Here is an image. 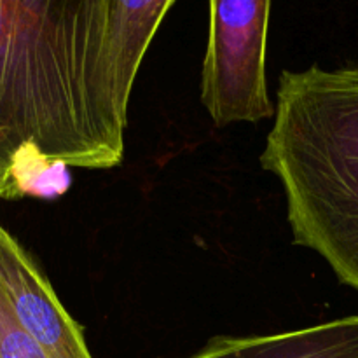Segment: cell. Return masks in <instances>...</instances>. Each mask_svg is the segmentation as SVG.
Wrapping results in <instances>:
<instances>
[{
    "label": "cell",
    "mask_w": 358,
    "mask_h": 358,
    "mask_svg": "<svg viewBox=\"0 0 358 358\" xmlns=\"http://www.w3.org/2000/svg\"><path fill=\"white\" fill-rule=\"evenodd\" d=\"M126 124L93 0H0V199L55 198L69 166H117Z\"/></svg>",
    "instance_id": "cell-1"
},
{
    "label": "cell",
    "mask_w": 358,
    "mask_h": 358,
    "mask_svg": "<svg viewBox=\"0 0 358 358\" xmlns=\"http://www.w3.org/2000/svg\"><path fill=\"white\" fill-rule=\"evenodd\" d=\"M261 164L282 184L294 243L358 290V66L285 70Z\"/></svg>",
    "instance_id": "cell-2"
},
{
    "label": "cell",
    "mask_w": 358,
    "mask_h": 358,
    "mask_svg": "<svg viewBox=\"0 0 358 358\" xmlns=\"http://www.w3.org/2000/svg\"><path fill=\"white\" fill-rule=\"evenodd\" d=\"M201 101L217 126L257 122L275 114L266 49L271 0H208Z\"/></svg>",
    "instance_id": "cell-3"
},
{
    "label": "cell",
    "mask_w": 358,
    "mask_h": 358,
    "mask_svg": "<svg viewBox=\"0 0 358 358\" xmlns=\"http://www.w3.org/2000/svg\"><path fill=\"white\" fill-rule=\"evenodd\" d=\"M0 294L49 358H93L84 331L59 303L34 259L0 224Z\"/></svg>",
    "instance_id": "cell-4"
},
{
    "label": "cell",
    "mask_w": 358,
    "mask_h": 358,
    "mask_svg": "<svg viewBox=\"0 0 358 358\" xmlns=\"http://www.w3.org/2000/svg\"><path fill=\"white\" fill-rule=\"evenodd\" d=\"M105 28L108 84L119 117L128 105L142 59L175 0H93Z\"/></svg>",
    "instance_id": "cell-5"
},
{
    "label": "cell",
    "mask_w": 358,
    "mask_h": 358,
    "mask_svg": "<svg viewBox=\"0 0 358 358\" xmlns=\"http://www.w3.org/2000/svg\"><path fill=\"white\" fill-rule=\"evenodd\" d=\"M185 358H358V315L266 336H217Z\"/></svg>",
    "instance_id": "cell-6"
},
{
    "label": "cell",
    "mask_w": 358,
    "mask_h": 358,
    "mask_svg": "<svg viewBox=\"0 0 358 358\" xmlns=\"http://www.w3.org/2000/svg\"><path fill=\"white\" fill-rule=\"evenodd\" d=\"M0 358H49L41 345L17 324L0 294Z\"/></svg>",
    "instance_id": "cell-7"
}]
</instances>
